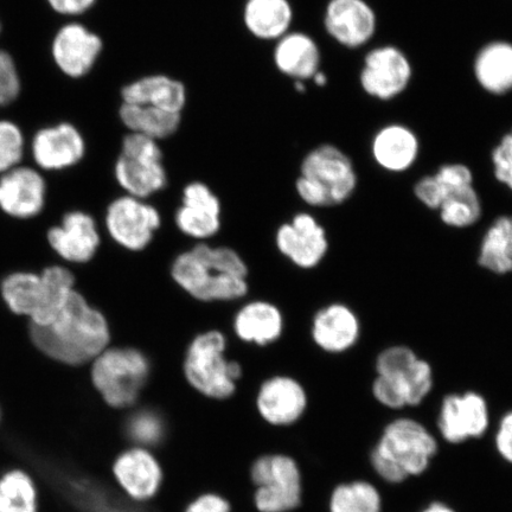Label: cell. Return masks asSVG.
Instances as JSON below:
<instances>
[{"label": "cell", "instance_id": "obj_1", "mask_svg": "<svg viewBox=\"0 0 512 512\" xmlns=\"http://www.w3.org/2000/svg\"><path fill=\"white\" fill-rule=\"evenodd\" d=\"M31 348L47 361L68 368L89 366L111 345V326L79 288L47 326L27 324Z\"/></svg>", "mask_w": 512, "mask_h": 512}, {"label": "cell", "instance_id": "obj_2", "mask_svg": "<svg viewBox=\"0 0 512 512\" xmlns=\"http://www.w3.org/2000/svg\"><path fill=\"white\" fill-rule=\"evenodd\" d=\"M78 288L75 272L62 262L40 271L17 270L0 279V300L10 315L28 324L47 326L60 315Z\"/></svg>", "mask_w": 512, "mask_h": 512}, {"label": "cell", "instance_id": "obj_3", "mask_svg": "<svg viewBox=\"0 0 512 512\" xmlns=\"http://www.w3.org/2000/svg\"><path fill=\"white\" fill-rule=\"evenodd\" d=\"M172 279L200 302H232L248 292V267L228 247L200 243L172 262Z\"/></svg>", "mask_w": 512, "mask_h": 512}, {"label": "cell", "instance_id": "obj_4", "mask_svg": "<svg viewBox=\"0 0 512 512\" xmlns=\"http://www.w3.org/2000/svg\"><path fill=\"white\" fill-rule=\"evenodd\" d=\"M437 452V440L421 422L399 418L384 427L370 463L384 482L400 484L425 473Z\"/></svg>", "mask_w": 512, "mask_h": 512}, {"label": "cell", "instance_id": "obj_5", "mask_svg": "<svg viewBox=\"0 0 512 512\" xmlns=\"http://www.w3.org/2000/svg\"><path fill=\"white\" fill-rule=\"evenodd\" d=\"M358 175L354 162L341 147L320 144L307 152L297 178V194L307 206H342L354 196Z\"/></svg>", "mask_w": 512, "mask_h": 512}, {"label": "cell", "instance_id": "obj_6", "mask_svg": "<svg viewBox=\"0 0 512 512\" xmlns=\"http://www.w3.org/2000/svg\"><path fill=\"white\" fill-rule=\"evenodd\" d=\"M376 377L371 386L382 406L401 409L420 405L432 392L433 368L408 345L383 349L375 361Z\"/></svg>", "mask_w": 512, "mask_h": 512}, {"label": "cell", "instance_id": "obj_7", "mask_svg": "<svg viewBox=\"0 0 512 512\" xmlns=\"http://www.w3.org/2000/svg\"><path fill=\"white\" fill-rule=\"evenodd\" d=\"M151 375L149 358L132 347H108L89 364V379L107 406L130 408Z\"/></svg>", "mask_w": 512, "mask_h": 512}, {"label": "cell", "instance_id": "obj_8", "mask_svg": "<svg viewBox=\"0 0 512 512\" xmlns=\"http://www.w3.org/2000/svg\"><path fill=\"white\" fill-rule=\"evenodd\" d=\"M227 339L221 331L210 330L192 339L185 354V380L208 399L227 400L236 392L241 379L239 362L226 357Z\"/></svg>", "mask_w": 512, "mask_h": 512}, {"label": "cell", "instance_id": "obj_9", "mask_svg": "<svg viewBox=\"0 0 512 512\" xmlns=\"http://www.w3.org/2000/svg\"><path fill=\"white\" fill-rule=\"evenodd\" d=\"M114 176L126 195L142 200L163 190L168 183V175L159 142L142 134L128 132L121 144Z\"/></svg>", "mask_w": 512, "mask_h": 512}, {"label": "cell", "instance_id": "obj_10", "mask_svg": "<svg viewBox=\"0 0 512 512\" xmlns=\"http://www.w3.org/2000/svg\"><path fill=\"white\" fill-rule=\"evenodd\" d=\"M254 504L259 512H290L302 504L303 477L299 466L285 454H266L251 467Z\"/></svg>", "mask_w": 512, "mask_h": 512}, {"label": "cell", "instance_id": "obj_11", "mask_svg": "<svg viewBox=\"0 0 512 512\" xmlns=\"http://www.w3.org/2000/svg\"><path fill=\"white\" fill-rule=\"evenodd\" d=\"M414 79V66L405 50L393 43L369 49L363 57L358 83L362 92L380 102L399 99Z\"/></svg>", "mask_w": 512, "mask_h": 512}, {"label": "cell", "instance_id": "obj_12", "mask_svg": "<svg viewBox=\"0 0 512 512\" xmlns=\"http://www.w3.org/2000/svg\"><path fill=\"white\" fill-rule=\"evenodd\" d=\"M49 204V179L34 165L22 164L0 175V214L16 222L40 220Z\"/></svg>", "mask_w": 512, "mask_h": 512}, {"label": "cell", "instance_id": "obj_13", "mask_svg": "<svg viewBox=\"0 0 512 512\" xmlns=\"http://www.w3.org/2000/svg\"><path fill=\"white\" fill-rule=\"evenodd\" d=\"M46 243L56 261L83 266L93 261L101 246V234L94 216L85 210L64 211L46 230Z\"/></svg>", "mask_w": 512, "mask_h": 512}, {"label": "cell", "instance_id": "obj_14", "mask_svg": "<svg viewBox=\"0 0 512 512\" xmlns=\"http://www.w3.org/2000/svg\"><path fill=\"white\" fill-rule=\"evenodd\" d=\"M160 223L162 219L155 207L131 195L115 198L106 209L108 235L131 252H140L149 246Z\"/></svg>", "mask_w": 512, "mask_h": 512}, {"label": "cell", "instance_id": "obj_15", "mask_svg": "<svg viewBox=\"0 0 512 512\" xmlns=\"http://www.w3.org/2000/svg\"><path fill=\"white\" fill-rule=\"evenodd\" d=\"M379 15L368 0H328L323 27L332 41L348 50H360L374 41Z\"/></svg>", "mask_w": 512, "mask_h": 512}, {"label": "cell", "instance_id": "obj_16", "mask_svg": "<svg viewBox=\"0 0 512 512\" xmlns=\"http://www.w3.org/2000/svg\"><path fill=\"white\" fill-rule=\"evenodd\" d=\"M86 152L85 137L67 121L40 128L30 142L32 164L46 175L75 168L85 159Z\"/></svg>", "mask_w": 512, "mask_h": 512}, {"label": "cell", "instance_id": "obj_17", "mask_svg": "<svg viewBox=\"0 0 512 512\" xmlns=\"http://www.w3.org/2000/svg\"><path fill=\"white\" fill-rule=\"evenodd\" d=\"M488 402L476 392L446 395L438 414V430L447 443L462 444L482 438L489 430Z\"/></svg>", "mask_w": 512, "mask_h": 512}, {"label": "cell", "instance_id": "obj_18", "mask_svg": "<svg viewBox=\"0 0 512 512\" xmlns=\"http://www.w3.org/2000/svg\"><path fill=\"white\" fill-rule=\"evenodd\" d=\"M275 242L279 252L302 270H312L329 252L325 228L309 213L294 215L291 222L278 229Z\"/></svg>", "mask_w": 512, "mask_h": 512}, {"label": "cell", "instance_id": "obj_19", "mask_svg": "<svg viewBox=\"0 0 512 512\" xmlns=\"http://www.w3.org/2000/svg\"><path fill=\"white\" fill-rule=\"evenodd\" d=\"M102 50L101 37L78 22L64 24L51 43L56 67L70 79H81L91 73Z\"/></svg>", "mask_w": 512, "mask_h": 512}, {"label": "cell", "instance_id": "obj_20", "mask_svg": "<svg viewBox=\"0 0 512 512\" xmlns=\"http://www.w3.org/2000/svg\"><path fill=\"white\" fill-rule=\"evenodd\" d=\"M112 471L115 482L134 502H149L162 489L163 467L149 448H127L115 458Z\"/></svg>", "mask_w": 512, "mask_h": 512}, {"label": "cell", "instance_id": "obj_21", "mask_svg": "<svg viewBox=\"0 0 512 512\" xmlns=\"http://www.w3.org/2000/svg\"><path fill=\"white\" fill-rule=\"evenodd\" d=\"M256 408L267 424L286 427L303 418L307 408L306 390L293 377L279 375L261 384Z\"/></svg>", "mask_w": 512, "mask_h": 512}, {"label": "cell", "instance_id": "obj_22", "mask_svg": "<svg viewBox=\"0 0 512 512\" xmlns=\"http://www.w3.org/2000/svg\"><path fill=\"white\" fill-rule=\"evenodd\" d=\"M362 323L356 311L344 303H331L313 316L311 336L320 350L344 354L360 342Z\"/></svg>", "mask_w": 512, "mask_h": 512}, {"label": "cell", "instance_id": "obj_23", "mask_svg": "<svg viewBox=\"0 0 512 512\" xmlns=\"http://www.w3.org/2000/svg\"><path fill=\"white\" fill-rule=\"evenodd\" d=\"M370 152L380 169L390 174H403L418 162L421 140L411 126L396 121L381 126L375 132Z\"/></svg>", "mask_w": 512, "mask_h": 512}, {"label": "cell", "instance_id": "obj_24", "mask_svg": "<svg viewBox=\"0 0 512 512\" xmlns=\"http://www.w3.org/2000/svg\"><path fill=\"white\" fill-rule=\"evenodd\" d=\"M177 228L189 238L206 240L219 233L221 203L208 185L194 182L183 190L182 206L176 213Z\"/></svg>", "mask_w": 512, "mask_h": 512}, {"label": "cell", "instance_id": "obj_25", "mask_svg": "<svg viewBox=\"0 0 512 512\" xmlns=\"http://www.w3.org/2000/svg\"><path fill=\"white\" fill-rule=\"evenodd\" d=\"M275 68L293 81L309 82L322 69L323 54L318 42L303 31H290L273 50Z\"/></svg>", "mask_w": 512, "mask_h": 512}, {"label": "cell", "instance_id": "obj_26", "mask_svg": "<svg viewBox=\"0 0 512 512\" xmlns=\"http://www.w3.org/2000/svg\"><path fill=\"white\" fill-rule=\"evenodd\" d=\"M476 85L491 96L512 93V41L497 38L483 44L473 57Z\"/></svg>", "mask_w": 512, "mask_h": 512}, {"label": "cell", "instance_id": "obj_27", "mask_svg": "<svg viewBox=\"0 0 512 512\" xmlns=\"http://www.w3.org/2000/svg\"><path fill=\"white\" fill-rule=\"evenodd\" d=\"M120 95L126 104L149 105L179 114L188 100L184 83L164 74L146 75L127 83Z\"/></svg>", "mask_w": 512, "mask_h": 512}, {"label": "cell", "instance_id": "obj_28", "mask_svg": "<svg viewBox=\"0 0 512 512\" xmlns=\"http://www.w3.org/2000/svg\"><path fill=\"white\" fill-rule=\"evenodd\" d=\"M242 21L258 40L277 42L292 29L293 5L290 0H246Z\"/></svg>", "mask_w": 512, "mask_h": 512}, {"label": "cell", "instance_id": "obj_29", "mask_svg": "<svg viewBox=\"0 0 512 512\" xmlns=\"http://www.w3.org/2000/svg\"><path fill=\"white\" fill-rule=\"evenodd\" d=\"M233 328L241 341L266 347L283 335V313L271 303L255 300L236 313Z\"/></svg>", "mask_w": 512, "mask_h": 512}, {"label": "cell", "instance_id": "obj_30", "mask_svg": "<svg viewBox=\"0 0 512 512\" xmlns=\"http://www.w3.org/2000/svg\"><path fill=\"white\" fill-rule=\"evenodd\" d=\"M473 184L475 175L469 165L445 163L434 174L420 177L413 185V195L425 208L438 211L453 192Z\"/></svg>", "mask_w": 512, "mask_h": 512}, {"label": "cell", "instance_id": "obj_31", "mask_svg": "<svg viewBox=\"0 0 512 512\" xmlns=\"http://www.w3.org/2000/svg\"><path fill=\"white\" fill-rule=\"evenodd\" d=\"M477 264L495 275L512 273V214L496 217L480 240Z\"/></svg>", "mask_w": 512, "mask_h": 512}, {"label": "cell", "instance_id": "obj_32", "mask_svg": "<svg viewBox=\"0 0 512 512\" xmlns=\"http://www.w3.org/2000/svg\"><path fill=\"white\" fill-rule=\"evenodd\" d=\"M119 118L128 132L163 140L174 136L182 123V114L166 112L149 105L121 102Z\"/></svg>", "mask_w": 512, "mask_h": 512}, {"label": "cell", "instance_id": "obj_33", "mask_svg": "<svg viewBox=\"0 0 512 512\" xmlns=\"http://www.w3.org/2000/svg\"><path fill=\"white\" fill-rule=\"evenodd\" d=\"M0 512H40V496L34 478L22 469L0 476Z\"/></svg>", "mask_w": 512, "mask_h": 512}, {"label": "cell", "instance_id": "obj_34", "mask_svg": "<svg viewBox=\"0 0 512 512\" xmlns=\"http://www.w3.org/2000/svg\"><path fill=\"white\" fill-rule=\"evenodd\" d=\"M483 202L475 184L453 192L438 209L439 219L448 228L466 229L483 216Z\"/></svg>", "mask_w": 512, "mask_h": 512}, {"label": "cell", "instance_id": "obj_35", "mask_svg": "<svg viewBox=\"0 0 512 512\" xmlns=\"http://www.w3.org/2000/svg\"><path fill=\"white\" fill-rule=\"evenodd\" d=\"M330 512H382V497L376 486L366 480H354L332 491Z\"/></svg>", "mask_w": 512, "mask_h": 512}, {"label": "cell", "instance_id": "obj_36", "mask_svg": "<svg viewBox=\"0 0 512 512\" xmlns=\"http://www.w3.org/2000/svg\"><path fill=\"white\" fill-rule=\"evenodd\" d=\"M126 433L136 446L150 450L162 444L165 437L164 420L152 409H140L127 420Z\"/></svg>", "mask_w": 512, "mask_h": 512}, {"label": "cell", "instance_id": "obj_37", "mask_svg": "<svg viewBox=\"0 0 512 512\" xmlns=\"http://www.w3.org/2000/svg\"><path fill=\"white\" fill-rule=\"evenodd\" d=\"M27 138L15 121L0 119V175L24 164Z\"/></svg>", "mask_w": 512, "mask_h": 512}, {"label": "cell", "instance_id": "obj_38", "mask_svg": "<svg viewBox=\"0 0 512 512\" xmlns=\"http://www.w3.org/2000/svg\"><path fill=\"white\" fill-rule=\"evenodd\" d=\"M490 158L496 181L512 194V127L498 140Z\"/></svg>", "mask_w": 512, "mask_h": 512}, {"label": "cell", "instance_id": "obj_39", "mask_svg": "<svg viewBox=\"0 0 512 512\" xmlns=\"http://www.w3.org/2000/svg\"><path fill=\"white\" fill-rule=\"evenodd\" d=\"M21 87V78L14 59L5 50H0V107L17 100Z\"/></svg>", "mask_w": 512, "mask_h": 512}, {"label": "cell", "instance_id": "obj_40", "mask_svg": "<svg viewBox=\"0 0 512 512\" xmlns=\"http://www.w3.org/2000/svg\"><path fill=\"white\" fill-rule=\"evenodd\" d=\"M495 445L499 456L512 464V411L505 413L499 420Z\"/></svg>", "mask_w": 512, "mask_h": 512}, {"label": "cell", "instance_id": "obj_41", "mask_svg": "<svg viewBox=\"0 0 512 512\" xmlns=\"http://www.w3.org/2000/svg\"><path fill=\"white\" fill-rule=\"evenodd\" d=\"M184 512H232V507L226 498L209 492L196 497Z\"/></svg>", "mask_w": 512, "mask_h": 512}, {"label": "cell", "instance_id": "obj_42", "mask_svg": "<svg viewBox=\"0 0 512 512\" xmlns=\"http://www.w3.org/2000/svg\"><path fill=\"white\" fill-rule=\"evenodd\" d=\"M47 2L56 14L78 17L93 9L98 0H47Z\"/></svg>", "mask_w": 512, "mask_h": 512}, {"label": "cell", "instance_id": "obj_43", "mask_svg": "<svg viewBox=\"0 0 512 512\" xmlns=\"http://www.w3.org/2000/svg\"><path fill=\"white\" fill-rule=\"evenodd\" d=\"M421 512H457L456 510L448 507L447 504L441 502H433L422 510Z\"/></svg>", "mask_w": 512, "mask_h": 512}, {"label": "cell", "instance_id": "obj_44", "mask_svg": "<svg viewBox=\"0 0 512 512\" xmlns=\"http://www.w3.org/2000/svg\"><path fill=\"white\" fill-rule=\"evenodd\" d=\"M317 87L323 88L329 83V76L325 72H323L322 69L319 70V72L313 76V79L311 80Z\"/></svg>", "mask_w": 512, "mask_h": 512}, {"label": "cell", "instance_id": "obj_45", "mask_svg": "<svg viewBox=\"0 0 512 512\" xmlns=\"http://www.w3.org/2000/svg\"><path fill=\"white\" fill-rule=\"evenodd\" d=\"M294 89H296V91L298 93H305L307 91V86H306V82L304 81H294Z\"/></svg>", "mask_w": 512, "mask_h": 512}, {"label": "cell", "instance_id": "obj_46", "mask_svg": "<svg viewBox=\"0 0 512 512\" xmlns=\"http://www.w3.org/2000/svg\"><path fill=\"white\" fill-rule=\"evenodd\" d=\"M0 422H2V412H0Z\"/></svg>", "mask_w": 512, "mask_h": 512}, {"label": "cell", "instance_id": "obj_47", "mask_svg": "<svg viewBox=\"0 0 512 512\" xmlns=\"http://www.w3.org/2000/svg\"><path fill=\"white\" fill-rule=\"evenodd\" d=\"M0 31H2V25H0Z\"/></svg>", "mask_w": 512, "mask_h": 512}]
</instances>
